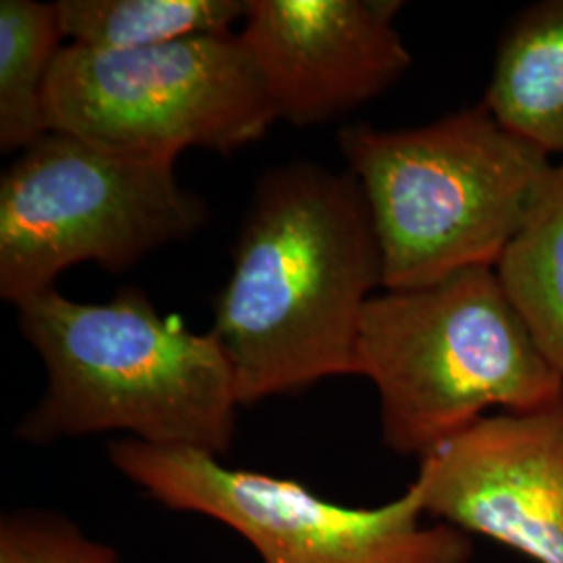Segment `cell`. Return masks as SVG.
<instances>
[{
    "label": "cell",
    "mask_w": 563,
    "mask_h": 563,
    "mask_svg": "<svg viewBox=\"0 0 563 563\" xmlns=\"http://www.w3.org/2000/svg\"><path fill=\"white\" fill-rule=\"evenodd\" d=\"M383 288L380 244L349 169L290 162L265 172L211 328L241 405L357 376L363 309Z\"/></svg>",
    "instance_id": "1"
},
{
    "label": "cell",
    "mask_w": 563,
    "mask_h": 563,
    "mask_svg": "<svg viewBox=\"0 0 563 563\" xmlns=\"http://www.w3.org/2000/svg\"><path fill=\"white\" fill-rule=\"evenodd\" d=\"M18 309L21 334L46 367L44 395L15 430L21 441L128 432L153 446L230 451L241 401L211 330L197 334L163 318L134 286L107 302L51 288Z\"/></svg>",
    "instance_id": "2"
},
{
    "label": "cell",
    "mask_w": 563,
    "mask_h": 563,
    "mask_svg": "<svg viewBox=\"0 0 563 563\" xmlns=\"http://www.w3.org/2000/svg\"><path fill=\"white\" fill-rule=\"evenodd\" d=\"M383 255L384 288L495 267L553 163L483 102L416 128L339 132Z\"/></svg>",
    "instance_id": "3"
},
{
    "label": "cell",
    "mask_w": 563,
    "mask_h": 563,
    "mask_svg": "<svg viewBox=\"0 0 563 563\" xmlns=\"http://www.w3.org/2000/svg\"><path fill=\"white\" fill-rule=\"evenodd\" d=\"M355 355L378 390L384 444L418 460L490 409L526 413L563 393L493 267L383 288L363 309Z\"/></svg>",
    "instance_id": "4"
},
{
    "label": "cell",
    "mask_w": 563,
    "mask_h": 563,
    "mask_svg": "<svg viewBox=\"0 0 563 563\" xmlns=\"http://www.w3.org/2000/svg\"><path fill=\"white\" fill-rule=\"evenodd\" d=\"M207 220L174 157L46 132L0 178V297L20 305L80 263L130 269Z\"/></svg>",
    "instance_id": "5"
},
{
    "label": "cell",
    "mask_w": 563,
    "mask_h": 563,
    "mask_svg": "<svg viewBox=\"0 0 563 563\" xmlns=\"http://www.w3.org/2000/svg\"><path fill=\"white\" fill-rule=\"evenodd\" d=\"M276 121L239 34L136 51L65 44L46 88L48 132L174 159L186 148L230 155Z\"/></svg>",
    "instance_id": "6"
},
{
    "label": "cell",
    "mask_w": 563,
    "mask_h": 563,
    "mask_svg": "<svg viewBox=\"0 0 563 563\" xmlns=\"http://www.w3.org/2000/svg\"><path fill=\"white\" fill-rule=\"evenodd\" d=\"M107 453L148 497L228 526L263 563H470L474 555L470 534L423 522L416 483L395 501L344 507L295 481L234 470L197 449L123 439Z\"/></svg>",
    "instance_id": "7"
},
{
    "label": "cell",
    "mask_w": 563,
    "mask_h": 563,
    "mask_svg": "<svg viewBox=\"0 0 563 563\" xmlns=\"http://www.w3.org/2000/svg\"><path fill=\"white\" fill-rule=\"evenodd\" d=\"M428 518L534 563H563V393L526 413H490L420 460Z\"/></svg>",
    "instance_id": "8"
},
{
    "label": "cell",
    "mask_w": 563,
    "mask_h": 563,
    "mask_svg": "<svg viewBox=\"0 0 563 563\" xmlns=\"http://www.w3.org/2000/svg\"><path fill=\"white\" fill-rule=\"evenodd\" d=\"M397 0H249L239 34L278 120H336L401 80L411 53Z\"/></svg>",
    "instance_id": "9"
},
{
    "label": "cell",
    "mask_w": 563,
    "mask_h": 563,
    "mask_svg": "<svg viewBox=\"0 0 563 563\" xmlns=\"http://www.w3.org/2000/svg\"><path fill=\"white\" fill-rule=\"evenodd\" d=\"M483 104L505 130L563 159V0L534 2L509 21Z\"/></svg>",
    "instance_id": "10"
},
{
    "label": "cell",
    "mask_w": 563,
    "mask_h": 563,
    "mask_svg": "<svg viewBox=\"0 0 563 563\" xmlns=\"http://www.w3.org/2000/svg\"><path fill=\"white\" fill-rule=\"evenodd\" d=\"M547 362L563 378V159L493 267Z\"/></svg>",
    "instance_id": "11"
},
{
    "label": "cell",
    "mask_w": 563,
    "mask_h": 563,
    "mask_svg": "<svg viewBox=\"0 0 563 563\" xmlns=\"http://www.w3.org/2000/svg\"><path fill=\"white\" fill-rule=\"evenodd\" d=\"M249 0H60V32L69 44L136 51L172 42L232 34Z\"/></svg>",
    "instance_id": "12"
},
{
    "label": "cell",
    "mask_w": 563,
    "mask_h": 563,
    "mask_svg": "<svg viewBox=\"0 0 563 563\" xmlns=\"http://www.w3.org/2000/svg\"><path fill=\"white\" fill-rule=\"evenodd\" d=\"M57 4L0 2V151L21 153L48 132L46 88L65 46Z\"/></svg>",
    "instance_id": "13"
},
{
    "label": "cell",
    "mask_w": 563,
    "mask_h": 563,
    "mask_svg": "<svg viewBox=\"0 0 563 563\" xmlns=\"http://www.w3.org/2000/svg\"><path fill=\"white\" fill-rule=\"evenodd\" d=\"M0 563H120L111 547L48 511H13L0 523Z\"/></svg>",
    "instance_id": "14"
}]
</instances>
